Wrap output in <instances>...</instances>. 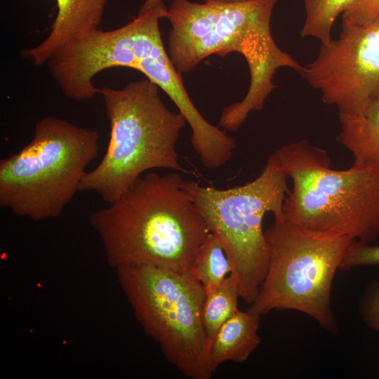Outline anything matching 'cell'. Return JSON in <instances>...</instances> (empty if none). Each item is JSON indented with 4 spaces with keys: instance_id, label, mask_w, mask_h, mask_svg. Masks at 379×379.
Listing matches in <instances>:
<instances>
[{
    "instance_id": "obj_1",
    "label": "cell",
    "mask_w": 379,
    "mask_h": 379,
    "mask_svg": "<svg viewBox=\"0 0 379 379\" xmlns=\"http://www.w3.org/2000/svg\"><path fill=\"white\" fill-rule=\"evenodd\" d=\"M277 0H249L235 4H199L173 0L166 17L171 29L168 53L180 74L193 69L204 58L237 52L246 60L249 88L239 102L227 105L228 119L241 126L250 112L263 109L277 86L272 78L280 67H302L273 39L270 22Z\"/></svg>"
},
{
    "instance_id": "obj_2",
    "label": "cell",
    "mask_w": 379,
    "mask_h": 379,
    "mask_svg": "<svg viewBox=\"0 0 379 379\" xmlns=\"http://www.w3.org/2000/svg\"><path fill=\"white\" fill-rule=\"evenodd\" d=\"M178 172L140 177L89 222L112 268L147 263L187 272L210 233Z\"/></svg>"
},
{
    "instance_id": "obj_3",
    "label": "cell",
    "mask_w": 379,
    "mask_h": 379,
    "mask_svg": "<svg viewBox=\"0 0 379 379\" xmlns=\"http://www.w3.org/2000/svg\"><path fill=\"white\" fill-rule=\"evenodd\" d=\"M159 90L147 78L131 81L121 89L100 88L110 138L99 164L83 175L79 191H93L110 204L149 170L188 173L176 149L187 121L164 105Z\"/></svg>"
},
{
    "instance_id": "obj_4",
    "label": "cell",
    "mask_w": 379,
    "mask_h": 379,
    "mask_svg": "<svg viewBox=\"0 0 379 379\" xmlns=\"http://www.w3.org/2000/svg\"><path fill=\"white\" fill-rule=\"evenodd\" d=\"M293 181L284 218L302 228L332 232L370 243L379 235V171L352 165L331 168L327 152L306 140L272 154Z\"/></svg>"
},
{
    "instance_id": "obj_5",
    "label": "cell",
    "mask_w": 379,
    "mask_h": 379,
    "mask_svg": "<svg viewBox=\"0 0 379 379\" xmlns=\"http://www.w3.org/2000/svg\"><path fill=\"white\" fill-rule=\"evenodd\" d=\"M99 149L95 130L43 118L32 140L0 161V206L34 221L58 217L79 191Z\"/></svg>"
},
{
    "instance_id": "obj_6",
    "label": "cell",
    "mask_w": 379,
    "mask_h": 379,
    "mask_svg": "<svg viewBox=\"0 0 379 379\" xmlns=\"http://www.w3.org/2000/svg\"><path fill=\"white\" fill-rule=\"evenodd\" d=\"M288 175L270 155L260 175L243 185L218 189L183 180L211 233L222 244L237 277L240 298L251 305L265 278L270 248L262 230L265 213L284 218Z\"/></svg>"
},
{
    "instance_id": "obj_7",
    "label": "cell",
    "mask_w": 379,
    "mask_h": 379,
    "mask_svg": "<svg viewBox=\"0 0 379 379\" xmlns=\"http://www.w3.org/2000/svg\"><path fill=\"white\" fill-rule=\"evenodd\" d=\"M115 270L136 319L166 359L187 378H211L203 285L190 271L151 264L123 265Z\"/></svg>"
},
{
    "instance_id": "obj_8",
    "label": "cell",
    "mask_w": 379,
    "mask_h": 379,
    "mask_svg": "<svg viewBox=\"0 0 379 379\" xmlns=\"http://www.w3.org/2000/svg\"><path fill=\"white\" fill-rule=\"evenodd\" d=\"M265 234L270 248L269 266L248 311L262 316L273 310H293L335 331L331 286L351 239L335 232L307 230L285 218L274 220Z\"/></svg>"
},
{
    "instance_id": "obj_9",
    "label": "cell",
    "mask_w": 379,
    "mask_h": 379,
    "mask_svg": "<svg viewBox=\"0 0 379 379\" xmlns=\"http://www.w3.org/2000/svg\"><path fill=\"white\" fill-rule=\"evenodd\" d=\"M338 112L360 114L379 95V16L360 25H342L340 36L321 45L298 72Z\"/></svg>"
},
{
    "instance_id": "obj_10",
    "label": "cell",
    "mask_w": 379,
    "mask_h": 379,
    "mask_svg": "<svg viewBox=\"0 0 379 379\" xmlns=\"http://www.w3.org/2000/svg\"><path fill=\"white\" fill-rule=\"evenodd\" d=\"M138 30L135 18L114 30L91 31L55 52L46 64L62 93L76 101L93 98L100 90L93 84L98 73L111 67H129Z\"/></svg>"
},
{
    "instance_id": "obj_11",
    "label": "cell",
    "mask_w": 379,
    "mask_h": 379,
    "mask_svg": "<svg viewBox=\"0 0 379 379\" xmlns=\"http://www.w3.org/2000/svg\"><path fill=\"white\" fill-rule=\"evenodd\" d=\"M58 12L47 37L21 55L33 65L46 64L58 49L99 29L107 0H55Z\"/></svg>"
},
{
    "instance_id": "obj_12",
    "label": "cell",
    "mask_w": 379,
    "mask_h": 379,
    "mask_svg": "<svg viewBox=\"0 0 379 379\" xmlns=\"http://www.w3.org/2000/svg\"><path fill=\"white\" fill-rule=\"evenodd\" d=\"M260 316L238 310L218 328L208 347V362L213 373L227 361L242 363L260 342Z\"/></svg>"
},
{
    "instance_id": "obj_13",
    "label": "cell",
    "mask_w": 379,
    "mask_h": 379,
    "mask_svg": "<svg viewBox=\"0 0 379 379\" xmlns=\"http://www.w3.org/2000/svg\"><path fill=\"white\" fill-rule=\"evenodd\" d=\"M336 140L354 157L357 166L379 171V95L360 114L338 112Z\"/></svg>"
},
{
    "instance_id": "obj_14",
    "label": "cell",
    "mask_w": 379,
    "mask_h": 379,
    "mask_svg": "<svg viewBox=\"0 0 379 379\" xmlns=\"http://www.w3.org/2000/svg\"><path fill=\"white\" fill-rule=\"evenodd\" d=\"M204 288L202 318L209 347L220 326L239 310L240 293L238 279L233 272L220 283Z\"/></svg>"
},
{
    "instance_id": "obj_15",
    "label": "cell",
    "mask_w": 379,
    "mask_h": 379,
    "mask_svg": "<svg viewBox=\"0 0 379 379\" xmlns=\"http://www.w3.org/2000/svg\"><path fill=\"white\" fill-rule=\"evenodd\" d=\"M189 271L204 287L220 283L232 272L222 244L212 233L199 246Z\"/></svg>"
},
{
    "instance_id": "obj_16",
    "label": "cell",
    "mask_w": 379,
    "mask_h": 379,
    "mask_svg": "<svg viewBox=\"0 0 379 379\" xmlns=\"http://www.w3.org/2000/svg\"><path fill=\"white\" fill-rule=\"evenodd\" d=\"M357 0H303L305 19L300 29L302 37H313L321 45L332 40L331 30L336 18L350 8Z\"/></svg>"
},
{
    "instance_id": "obj_17",
    "label": "cell",
    "mask_w": 379,
    "mask_h": 379,
    "mask_svg": "<svg viewBox=\"0 0 379 379\" xmlns=\"http://www.w3.org/2000/svg\"><path fill=\"white\" fill-rule=\"evenodd\" d=\"M379 264V245H370L355 239L350 240L340 270Z\"/></svg>"
},
{
    "instance_id": "obj_18",
    "label": "cell",
    "mask_w": 379,
    "mask_h": 379,
    "mask_svg": "<svg viewBox=\"0 0 379 379\" xmlns=\"http://www.w3.org/2000/svg\"><path fill=\"white\" fill-rule=\"evenodd\" d=\"M378 16L379 0H357L342 14V25H364Z\"/></svg>"
},
{
    "instance_id": "obj_19",
    "label": "cell",
    "mask_w": 379,
    "mask_h": 379,
    "mask_svg": "<svg viewBox=\"0 0 379 379\" xmlns=\"http://www.w3.org/2000/svg\"><path fill=\"white\" fill-rule=\"evenodd\" d=\"M363 315L371 328L379 331V283L369 290L364 302Z\"/></svg>"
},
{
    "instance_id": "obj_20",
    "label": "cell",
    "mask_w": 379,
    "mask_h": 379,
    "mask_svg": "<svg viewBox=\"0 0 379 379\" xmlns=\"http://www.w3.org/2000/svg\"><path fill=\"white\" fill-rule=\"evenodd\" d=\"M162 4H164L163 0H145L138 15L143 14Z\"/></svg>"
},
{
    "instance_id": "obj_21",
    "label": "cell",
    "mask_w": 379,
    "mask_h": 379,
    "mask_svg": "<svg viewBox=\"0 0 379 379\" xmlns=\"http://www.w3.org/2000/svg\"><path fill=\"white\" fill-rule=\"evenodd\" d=\"M249 0H204L205 3L211 4H235L247 1Z\"/></svg>"
}]
</instances>
